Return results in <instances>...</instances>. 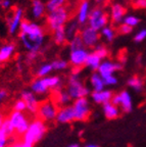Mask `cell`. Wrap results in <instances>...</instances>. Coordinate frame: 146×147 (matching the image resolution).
Listing matches in <instances>:
<instances>
[{
	"mask_svg": "<svg viewBox=\"0 0 146 147\" xmlns=\"http://www.w3.org/2000/svg\"><path fill=\"white\" fill-rule=\"evenodd\" d=\"M75 16L72 10H70L69 6H62L60 8L56 9L54 11L49 12V14L46 18L45 27L43 28L45 33H52L59 27H62L64 24L69 21H72Z\"/></svg>",
	"mask_w": 146,
	"mask_h": 147,
	"instance_id": "cell-1",
	"label": "cell"
},
{
	"mask_svg": "<svg viewBox=\"0 0 146 147\" xmlns=\"http://www.w3.org/2000/svg\"><path fill=\"white\" fill-rule=\"evenodd\" d=\"M47 125L40 119H34L31 121L30 126L27 132L24 134L23 141L31 145H35L39 141H41L47 133Z\"/></svg>",
	"mask_w": 146,
	"mask_h": 147,
	"instance_id": "cell-2",
	"label": "cell"
},
{
	"mask_svg": "<svg viewBox=\"0 0 146 147\" xmlns=\"http://www.w3.org/2000/svg\"><path fill=\"white\" fill-rule=\"evenodd\" d=\"M66 92L70 94L71 98L74 100L90 95V89L84 84L80 78V75L71 74L66 82Z\"/></svg>",
	"mask_w": 146,
	"mask_h": 147,
	"instance_id": "cell-3",
	"label": "cell"
},
{
	"mask_svg": "<svg viewBox=\"0 0 146 147\" xmlns=\"http://www.w3.org/2000/svg\"><path fill=\"white\" fill-rule=\"evenodd\" d=\"M58 106L55 104L52 99H45L41 101L39 104L38 110H37V117L42 119L45 123L54 122L56 119L57 111H58Z\"/></svg>",
	"mask_w": 146,
	"mask_h": 147,
	"instance_id": "cell-4",
	"label": "cell"
},
{
	"mask_svg": "<svg viewBox=\"0 0 146 147\" xmlns=\"http://www.w3.org/2000/svg\"><path fill=\"white\" fill-rule=\"evenodd\" d=\"M7 119H8L11 127L14 128V133L21 136H24V134L27 132L31 123V121L29 119L28 115H25V113H18V111H14V110L8 115Z\"/></svg>",
	"mask_w": 146,
	"mask_h": 147,
	"instance_id": "cell-5",
	"label": "cell"
},
{
	"mask_svg": "<svg viewBox=\"0 0 146 147\" xmlns=\"http://www.w3.org/2000/svg\"><path fill=\"white\" fill-rule=\"evenodd\" d=\"M72 106H73L74 115H75V121L77 122H85L90 117L91 106H90L89 99L87 97L74 100Z\"/></svg>",
	"mask_w": 146,
	"mask_h": 147,
	"instance_id": "cell-6",
	"label": "cell"
},
{
	"mask_svg": "<svg viewBox=\"0 0 146 147\" xmlns=\"http://www.w3.org/2000/svg\"><path fill=\"white\" fill-rule=\"evenodd\" d=\"M89 18L90 28L98 31L99 29L104 27L108 23L110 14L107 11L104 10V6H96L91 10L90 14L88 16Z\"/></svg>",
	"mask_w": 146,
	"mask_h": 147,
	"instance_id": "cell-7",
	"label": "cell"
},
{
	"mask_svg": "<svg viewBox=\"0 0 146 147\" xmlns=\"http://www.w3.org/2000/svg\"><path fill=\"white\" fill-rule=\"evenodd\" d=\"M112 102L114 105L119 106L120 109L122 110V113H130L133 110V107H134L133 98L131 96L130 92L127 91V90H123L119 93L114 94Z\"/></svg>",
	"mask_w": 146,
	"mask_h": 147,
	"instance_id": "cell-8",
	"label": "cell"
},
{
	"mask_svg": "<svg viewBox=\"0 0 146 147\" xmlns=\"http://www.w3.org/2000/svg\"><path fill=\"white\" fill-rule=\"evenodd\" d=\"M18 37L21 38L25 48L29 50V52H39L43 44L44 35H28L20 33Z\"/></svg>",
	"mask_w": 146,
	"mask_h": 147,
	"instance_id": "cell-9",
	"label": "cell"
},
{
	"mask_svg": "<svg viewBox=\"0 0 146 147\" xmlns=\"http://www.w3.org/2000/svg\"><path fill=\"white\" fill-rule=\"evenodd\" d=\"M23 9L18 6H12L6 14V23L8 26L9 34H14L22 22Z\"/></svg>",
	"mask_w": 146,
	"mask_h": 147,
	"instance_id": "cell-10",
	"label": "cell"
},
{
	"mask_svg": "<svg viewBox=\"0 0 146 147\" xmlns=\"http://www.w3.org/2000/svg\"><path fill=\"white\" fill-rule=\"evenodd\" d=\"M20 98H22L25 101L26 105H27V111H29L32 115H36L39 104H40V101H39L37 95L33 93L31 90L25 89L21 92Z\"/></svg>",
	"mask_w": 146,
	"mask_h": 147,
	"instance_id": "cell-11",
	"label": "cell"
},
{
	"mask_svg": "<svg viewBox=\"0 0 146 147\" xmlns=\"http://www.w3.org/2000/svg\"><path fill=\"white\" fill-rule=\"evenodd\" d=\"M81 37H82L84 46H86L88 48H95L96 44L100 39V34L96 30L89 27L85 28L84 30L81 31Z\"/></svg>",
	"mask_w": 146,
	"mask_h": 147,
	"instance_id": "cell-12",
	"label": "cell"
},
{
	"mask_svg": "<svg viewBox=\"0 0 146 147\" xmlns=\"http://www.w3.org/2000/svg\"><path fill=\"white\" fill-rule=\"evenodd\" d=\"M89 52L86 49H79V50L71 51L70 53V63L73 67L82 69L83 65H85L86 60L88 58Z\"/></svg>",
	"mask_w": 146,
	"mask_h": 147,
	"instance_id": "cell-13",
	"label": "cell"
},
{
	"mask_svg": "<svg viewBox=\"0 0 146 147\" xmlns=\"http://www.w3.org/2000/svg\"><path fill=\"white\" fill-rule=\"evenodd\" d=\"M74 121H75V115H74V109L72 104L71 105L62 106V107L58 108L55 122L60 125H66V124H70V123H73Z\"/></svg>",
	"mask_w": 146,
	"mask_h": 147,
	"instance_id": "cell-14",
	"label": "cell"
},
{
	"mask_svg": "<svg viewBox=\"0 0 146 147\" xmlns=\"http://www.w3.org/2000/svg\"><path fill=\"white\" fill-rule=\"evenodd\" d=\"M122 69H123V64H122L121 62L104 60V61L101 62L97 73H98L102 78H104V77L112 76V75H114V73H116V71H121Z\"/></svg>",
	"mask_w": 146,
	"mask_h": 147,
	"instance_id": "cell-15",
	"label": "cell"
},
{
	"mask_svg": "<svg viewBox=\"0 0 146 147\" xmlns=\"http://www.w3.org/2000/svg\"><path fill=\"white\" fill-rule=\"evenodd\" d=\"M90 97L95 104L104 105L105 103H108L112 101L114 97V92L108 89H103L101 91H93L90 93Z\"/></svg>",
	"mask_w": 146,
	"mask_h": 147,
	"instance_id": "cell-16",
	"label": "cell"
},
{
	"mask_svg": "<svg viewBox=\"0 0 146 147\" xmlns=\"http://www.w3.org/2000/svg\"><path fill=\"white\" fill-rule=\"evenodd\" d=\"M30 90L37 96H46L50 93V89L48 87L45 78H37L31 83Z\"/></svg>",
	"mask_w": 146,
	"mask_h": 147,
	"instance_id": "cell-17",
	"label": "cell"
},
{
	"mask_svg": "<svg viewBox=\"0 0 146 147\" xmlns=\"http://www.w3.org/2000/svg\"><path fill=\"white\" fill-rule=\"evenodd\" d=\"M20 33L28 35H44L45 31L43 28L39 27L38 25L34 23H31L28 20H22L21 27H20Z\"/></svg>",
	"mask_w": 146,
	"mask_h": 147,
	"instance_id": "cell-18",
	"label": "cell"
},
{
	"mask_svg": "<svg viewBox=\"0 0 146 147\" xmlns=\"http://www.w3.org/2000/svg\"><path fill=\"white\" fill-rule=\"evenodd\" d=\"M52 99L55 102L58 107H62V106H68L71 105L73 103V99L71 98L70 94L66 92V90L62 89L59 91L52 92Z\"/></svg>",
	"mask_w": 146,
	"mask_h": 147,
	"instance_id": "cell-19",
	"label": "cell"
},
{
	"mask_svg": "<svg viewBox=\"0 0 146 147\" xmlns=\"http://www.w3.org/2000/svg\"><path fill=\"white\" fill-rule=\"evenodd\" d=\"M127 13V7L123 4L116 3L112 6V12H110V18H112V25L119 24L123 20L124 16Z\"/></svg>",
	"mask_w": 146,
	"mask_h": 147,
	"instance_id": "cell-20",
	"label": "cell"
},
{
	"mask_svg": "<svg viewBox=\"0 0 146 147\" xmlns=\"http://www.w3.org/2000/svg\"><path fill=\"white\" fill-rule=\"evenodd\" d=\"M102 113L103 115L107 119H116L122 115V110L119 106L114 105L112 101L108 103H105L102 105Z\"/></svg>",
	"mask_w": 146,
	"mask_h": 147,
	"instance_id": "cell-21",
	"label": "cell"
},
{
	"mask_svg": "<svg viewBox=\"0 0 146 147\" xmlns=\"http://www.w3.org/2000/svg\"><path fill=\"white\" fill-rule=\"evenodd\" d=\"M16 44L11 43L4 44L0 47V62H6L12 57L14 51H16Z\"/></svg>",
	"mask_w": 146,
	"mask_h": 147,
	"instance_id": "cell-22",
	"label": "cell"
},
{
	"mask_svg": "<svg viewBox=\"0 0 146 147\" xmlns=\"http://www.w3.org/2000/svg\"><path fill=\"white\" fill-rule=\"evenodd\" d=\"M88 7H89V0H80L78 5V20L81 26L85 25L88 18Z\"/></svg>",
	"mask_w": 146,
	"mask_h": 147,
	"instance_id": "cell-23",
	"label": "cell"
},
{
	"mask_svg": "<svg viewBox=\"0 0 146 147\" xmlns=\"http://www.w3.org/2000/svg\"><path fill=\"white\" fill-rule=\"evenodd\" d=\"M127 85H128L131 89L134 90L135 92L139 93V92L143 91L144 81H143V79L139 76H132L127 81Z\"/></svg>",
	"mask_w": 146,
	"mask_h": 147,
	"instance_id": "cell-24",
	"label": "cell"
},
{
	"mask_svg": "<svg viewBox=\"0 0 146 147\" xmlns=\"http://www.w3.org/2000/svg\"><path fill=\"white\" fill-rule=\"evenodd\" d=\"M90 84L93 88V91H101L105 88L102 77L97 71H94L90 76Z\"/></svg>",
	"mask_w": 146,
	"mask_h": 147,
	"instance_id": "cell-25",
	"label": "cell"
},
{
	"mask_svg": "<svg viewBox=\"0 0 146 147\" xmlns=\"http://www.w3.org/2000/svg\"><path fill=\"white\" fill-rule=\"evenodd\" d=\"M53 41L56 45L58 46H62L68 42V39H66V28L64 26L62 27H59L58 29L53 32Z\"/></svg>",
	"mask_w": 146,
	"mask_h": 147,
	"instance_id": "cell-26",
	"label": "cell"
},
{
	"mask_svg": "<svg viewBox=\"0 0 146 147\" xmlns=\"http://www.w3.org/2000/svg\"><path fill=\"white\" fill-rule=\"evenodd\" d=\"M100 64H101V58L98 57L94 52L89 53L85 65H86L87 67H89V69H91V71H93V73H94V71H98Z\"/></svg>",
	"mask_w": 146,
	"mask_h": 147,
	"instance_id": "cell-27",
	"label": "cell"
},
{
	"mask_svg": "<svg viewBox=\"0 0 146 147\" xmlns=\"http://www.w3.org/2000/svg\"><path fill=\"white\" fill-rule=\"evenodd\" d=\"M32 8L33 14L36 18H40L44 16L46 7L41 0H32Z\"/></svg>",
	"mask_w": 146,
	"mask_h": 147,
	"instance_id": "cell-28",
	"label": "cell"
},
{
	"mask_svg": "<svg viewBox=\"0 0 146 147\" xmlns=\"http://www.w3.org/2000/svg\"><path fill=\"white\" fill-rule=\"evenodd\" d=\"M70 47H71V51L84 49V43H83V41H82L80 30L77 31V33L75 34L74 38L71 40V42H70Z\"/></svg>",
	"mask_w": 146,
	"mask_h": 147,
	"instance_id": "cell-29",
	"label": "cell"
},
{
	"mask_svg": "<svg viewBox=\"0 0 146 147\" xmlns=\"http://www.w3.org/2000/svg\"><path fill=\"white\" fill-rule=\"evenodd\" d=\"M69 0H48L47 4L45 5L46 10L49 12H52L56 9L60 8L62 6H66V3L68 2Z\"/></svg>",
	"mask_w": 146,
	"mask_h": 147,
	"instance_id": "cell-30",
	"label": "cell"
},
{
	"mask_svg": "<svg viewBox=\"0 0 146 147\" xmlns=\"http://www.w3.org/2000/svg\"><path fill=\"white\" fill-rule=\"evenodd\" d=\"M52 65L51 63H43L38 67L36 71V75L38 78H45L49 76V74L52 71Z\"/></svg>",
	"mask_w": 146,
	"mask_h": 147,
	"instance_id": "cell-31",
	"label": "cell"
},
{
	"mask_svg": "<svg viewBox=\"0 0 146 147\" xmlns=\"http://www.w3.org/2000/svg\"><path fill=\"white\" fill-rule=\"evenodd\" d=\"M51 65H52L53 71H64L69 67V61H66L62 58H58V59H55L51 62Z\"/></svg>",
	"mask_w": 146,
	"mask_h": 147,
	"instance_id": "cell-32",
	"label": "cell"
},
{
	"mask_svg": "<svg viewBox=\"0 0 146 147\" xmlns=\"http://www.w3.org/2000/svg\"><path fill=\"white\" fill-rule=\"evenodd\" d=\"M0 132H1L2 134H4L5 136H7V137H9V138L14 135V130L11 127V125H10V123H9V121H8L7 117H5V119L3 121V124H2V126H1V130H0Z\"/></svg>",
	"mask_w": 146,
	"mask_h": 147,
	"instance_id": "cell-33",
	"label": "cell"
},
{
	"mask_svg": "<svg viewBox=\"0 0 146 147\" xmlns=\"http://www.w3.org/2000/svg\"><path fill=\"white\" fill-rule=\"evenodd\" d=\"M93 52L95 53L98 57H100L101 59H103V58H105V57H107L108 54H110L107 47H106V46H104V45H102V44H101V45H96V47H95V49H94Z\"/></svg>",
	"mask_w": 146,
	"mask_h": 147,
	"instance_id": "cell-34",
	"label": "cell"
},
{
	"mask_svg": "<svg viewBox=\"0 0 146 147\" xmlns=\"http://www.w3.org/2000/svg\"><path fill=\"white\" fill-rule=\"evenodd\" d=\"M12 110L18 111V113H25L27 111V105H26L25 101L22 98H18L12 103Z\"/></svg>",
	"mask_w": 146,
	"mask_h": 147,
	"instance_id": "cell-35",
	"label": "cell"
},
{
	"mask_svg": "<svg viewBox=\"0 0 146 147\" xmlns=\"http://www.w3.org/2000/svg\"><path fill=\"white\" fill-rule=\"evenodd\" d=\"M77 26L78 24L76 22H73V20L71 21V23L66 26V39H71V38H74L75 34L77 33Z\"/></svg>",
	"mask_w": 146,
	"mask_h": 147,
	"instance_id": "cell-36",
	"label": "cell"
},
{
	"mask_svg": "<svg viewBox=\"0 0 146 147\" xmlns=\"http://www.w3.org/2000/svg\"><path fill=\"white\" fill-rule=\"evenodd\" d=\"M133 31V28L130 27V26L126 25V24H122L118 27V29L116 30V34L118 35H126V34H129Z\"/></svg>",
	"mask_w": 146,
	"mask_h": 147,
	"instance_id": "cell-37",
	"label": "cell"
},
{
	"mask_svg": "<svg viewBox=\"0 0 146 147\" xmlns=\"http://www.w3.org/2000/svg\"><path fill=\"white\" fill-rule=\"evenodd\" d=\"M102 34L106 37V39H107L108 41H112V40H114V38L116 37V30H114V29H112V28L106 27L102 30Z\"/></svg>",
	"mask_w": 146,
	"mask_h": 147,
	"instance_id": "cell-38",
	"label": "cell"
},
{
	"mask_svg": "<svg viewBox=\"0 0 146 147\" xmlns=\"http://www.w3.org/2000/svg\"><path fill=\"white\" fill-rule=\"evenodd\" d=\"M103 79V83H104V86L106 87H112V86H114L118 84V82H119V80H118V78H116V76H114V75H112V76H107V77H104Z\"/></svg>",
	"mask_w": 146,
	"mask_h": 147,
	"instance_id": "cell-39",
	"label": "cell"
},
{
	"mask_svg": "<svg viewBox=\"0 0 146 147\" xmlns=\"http://www.w3.org/2000/svg\"><path fill=\"white\" fill-rule=\"evenodd\" d=\"M131 5L134 9H145L146 0H132Z\"/></svg>",
	"mask_w": 146,
	"mask_h": 147,
	"instance_id": "cell-40",
	"label": "cell"
},
{
	"mask_svg": "<svg viewBox=\"0 0 146 147\" xmlns=\"http://www.w3.org/2000/svg\"><path fill=\"white\" fill-rule=\"evenodd\" d=\"M9 97V93L5 88H0V105L6 102Z\"/></svg>",
	"mask_w": 146,
	"mask_h": 147,
	"instance_id": "cell-41",
	"label": "cell"
},
{
	"mask_svg": "<svg viewBox=\"0 0 146 147\" xmlns=\"http://www.w3.org/2000/svg\"><path fill=\"white\" fill-rule=\"evenodd\" d=\"M9 144H10L9 137H7L0 132V147H8Z\"/></svg>",
	"mask_w": 146,
	"mask_h": 147,
	"instance_id": "cell-42",
	"label": "cell"
},
{
	"mask_svg": "<svg viewBox=\"0 0 146 147\" xmlns=\"http://www.w3.org/2000/svg\"><path fill=\"white\" fill-rule=\"evenodd\" d=\"M139 23V20L135 16H128V18H125V24L126 25L130 26V27H133V26H136L137 24Z\"/></svg>",
	"mask_w": 146,
	"mask_h": 147,
	"instance_id": "cell-43",
	"label": "cell"
},
{
	"mask_svg": "<svg viewBox=\"0 0 146 147\" xmlns=\"http://www.w3.org/2000/svg\"><path fill=\"white\" fill-rule=\"evenodd\" d=\"M145 38H146V29H145V30L140 31V32L138 33L136 36H135L134 41L135 42H141V41H143Z\"/></svg>",
	"mask_w": 146,
	"mask_h": 147,
	"instance_id": "cell-44",
	"label": "cell"
},
{
	"mask_svg": "<svg viewBox=\"0 0 146 147\" xmlns=\"http://www.w3.org/2000/svg\"><path fill=\"white\" fill-rule=\"evenodd\" d=\"M38 54H39V52H29L27 54V61L29 62V63L33 62L37 58Z\"/></svg>",
	"mask_w": 146,
	"mask_h": 147,
	"instance_id": "cell-45",
	"label": "cell"
},
{
	"mask_svg": "<svg viewBox=\"0 0 146 147\" xmlns=\"http://www.w3.org/2000/svg\"><path fill=\"white\" fill-rule=\"evenodd\" d=\"M9 4H10L9 0H0V6L2 7V8H8Z\"/></svg>",
	"mask_w": 146,
	"mask_h": 147,
	"instance_id": "cell-46",
	"label": "cell"
},
{
	"mask_svg": "<svg viewBox=\"0 0 146 147\" xmlns=\"http://www.w3.org/2000/svg\"><path fill=\"white\" fill-rule=\"evenodd\" d=\"M21 144L22 142H20V141H14L12 143L9 144L8 147H21Z\"/></svg>",
	"mask_w": 146,
	"mask_h": 147,
	"instance_id": "cell-47",
	"label": "cell"
},
{
	"mask_svg": "<svg viewBox=\"0 0 146 147\" xmlns=\"http://www.w3.org/2000/svg\"><path fill=\"white\" fill-rule=\"evenodd\" d=\"M95 1V3H97V4H102V6H104L105 7V5H106V0H94Z\"/></svg>",
	"mask_w": 146,
	"mask_h": 147,
	"instance_id": "cell-48",
	"label": "cell"
},
{
	"mask_svg": "<svg viewBox=\"0 0 146 147\" xmlns=\"http://www.w3.org/2000/svg\"><path fill=\"white\" fill-rule=\"evenodd\" d=\"M66 147H82V146H81V144H79V143L74 142V143H71V144H69Z\"/></svg>",
	"mask_w": 146,
	"mask_h": 147,
	"instance_id": "cell-49",
	"label": "cell"
},
{
	"mask_svg": "<svg viewBox=\"0 0 146 147\" xmlns=\"http://www.w3.org/2000/svg\"><path fill=\"white\" fill-rule=\"evenodd\" d=\"M84 147H99L97 144H95V143H87V144L84 145Z\"/></svg>",
	"mask_w": 146,
	"mask_h": 147,
	"instance_id": "cell-50",
	"label": "cell"
},
{
	"mask_svg": "<svg viewBox=\"0 0 146 147\" xmlns=\"http://www.w3.org/2000/svg\"><path fill=\"white\" fill-rule=\"evenodd\" d=\"M21 147H34V145H31V144H29V143H26V142H24V141H22Z\"/></svg>",
	"mask_w": 146,
	"mask_h": 147,
	"instance_id": "cell-51",
	"label": "cell"
},
{
	"mask_svg": "<svg viewBox=\"0 0 146 147\" xmlns=\"http://www.w3.org/2000/svg\"><path fill=\"white\" fill-rule=\"evenodd\" d=\"M5 119V117H4V115H1L0 113V130H1V126H2V124H3V121Z\"/></svg>",
	"mask_w": 146,
	"mask_h": 147,
	"instance_id": "cell-52",
	"label": "cell"
}]
</instances>
